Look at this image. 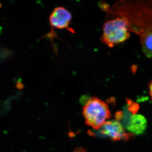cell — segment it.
Here are the masks:
<instances>
[{"label":"cell","mask_w":152,"mask_h":152,"mask_svg":"<svg viewBox=\"0 0 152 152\" xmlns=\"http://www.w3.org/2000/svg\"><path fill=\"white\" fill-rule=\"evenodd\" d=\"M83 115L88 126L99 130L111 117L109 106L99 98H90L83 107Z\"/></svg>","instance_id":"obj_2"},{"label":"cell","mask_w":152,"mask_h":152,"mask_svg":"<svg viewBox=\"0 0 152 152\" xmlns=\"http://www.w3.org/2000/svg\"><path fill=\"white\" fill-rule=\"evenodd\" d=\"M1 53H0V58H1Z\"/></svg>","instance_id":"obj_9"},{"label":"cell","mask_w":152,"mask_h":152,"mask_svg":"<svg viewBox=\"0 0 152 152\" xmlns=\"http://www.w3.org/2000/svg\"><path fill=\"white\" fill-rule=\"evenodd\" d=\"M72 152H88V151L83 148H77L75 149Z\"/></svg>","instance_id":"obj_7"},{"label":"cell","mask_w":152,"mask_h":152,"mask_svg":"<svg viewBox=\"0 0 152 152\" xmlns=\"http://www.w3.org/2000/svg\"><path fill=\"white\" fill-rule=\"evenodd\" d=\"M129 22L125 17L106 20L103 26L101 41L109 48H113L129 39Z\"/></svg>","instance_id":"obj_1"},{"label":"cell","mask_w":152,"mask_h":152,"mask_svg":"<svg viewBox=\"0 0 152 152\" xmlns=\"http://www.w3.org/2000/svg\"><path fill=\"white\" fill-rule=\"evenodd\" d=\"M149 87V92L150 95H151V97L152 99V81H151V83H150Z\"/></svg>","instance_id":"obj_8"},{"label":"cell","mask_w":152,"mask_h":152,"mask_svg":"<svg viewBox=\"0 0 152 152\" xmlns=\"http://www.w3.org/2000/svg\"><path fill=\"white\" fill-rule=\"evenodd\" d=\"M147 124V120L145 117L139 114H134L130 118L126 126L132 134L139 135L145 130Z\"/></svg>","instance_id":"obj_5"},{"label":"cell","mask_w":152,"mask_h":152,"mask_svg":"<svg viewBox=\"0 0 152 152\" xmlns=\"http://www.w3.org/2000/svg\"><path fill=\"white\" fill-rule=\"evenodd\" d=\"M99 130L101 135L108 137L113 141L126 140L133 135L126 132L122 125L116 120L108 121Z\"/></svg>","instance_id":"obj_4"},{"label":"cell","mask_w":152,"mask_h":152,"mask_svg":"<svg viewBox=\"0 0 152 152\" xmlns=\"http://www.w3.org/2000/svg\"><path fill=\"white\" fill-rule=\"evenodd\" d=\"M140 39L144 53L148 58H152V27L142 31Z\"/></svg>","instance_id":"obj_6"},{"label":"cell","mask_w":152,"mask_h":152,"mask_svg":"<svg viewBox=\"0 0 152 152\" xmlns=\"http://www.w3.org/2000/svg\"><path fill=\"white\" fill-rule=\"evenodd\" d=\"M72 18L70 12L64 7H58L52 12L49 22L51 27L53 28L67 29L71 33H75V31L69 26Z\"/></svg>","instance_id":"obj_3"}]
</instances>
